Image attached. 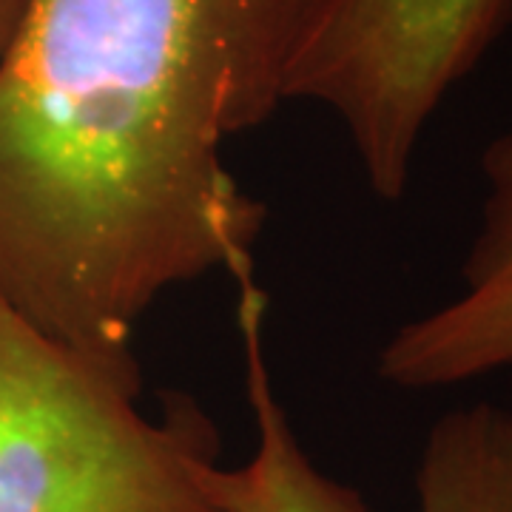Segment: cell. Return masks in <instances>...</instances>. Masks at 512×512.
<instances>
[{
  "label": "cell",
  "mask_w": 512,
  "mask_h": 512,
  "mask_svg": "<svg viewBox=\"0 0 512 512\" xmlns=\"http://www.w3.org/2000/svg\"><path fill=\"white\" fill-rule=\"evenodd\" d=\"M325 0H29L0 60V299L143 393L163 293L251 285L265 205L222 163Z\"/></svg>",
  "instance_id": "cell-1"
},
{
  "label": "cell",
  "mask_w": 512,
  "mask_h": 512,
  "mask_svg": "<svg viewBox=\"0 0 512 512\" xmlns=\"http://www.w3.org/2000/svg\"><path fill=\"white\" fill-rule=\"evenodd\" d=\"M140 393L0 299V512H222L200 484L220 433L188 393Z\"/></svg>",
  "instance_id": "cell-2"
},
{
  "label": "cell",
  "mask_w": 512,
  "mask_h": 512,
  "mask_svg": "<svg viewBox=\"0 0 512 512\" xmlns=\"http://www.w3.org/2000/svg\"><path fill=\"white\" fill-rule=\"evenodd\" d=\"M512 29V0H325L288 100L336 114L370 191L399 202L427 123Z\"/></svg>",
  "instance_id": "cell-3"
},
{
  "label": "cell",
  "mask_w": 512,
  "mask_h": 512,
  "mask_svg": "<svg viewBox=\"0 0 512 512\" xmlns=\"http://www.w3.org/2000/svg\"><path fill=\"white\" fill-rule=\"evenodd\" d=\"M268 293L239 288L245 396L256 444L239 467L220 458L200 467V484L222 512H367L359 490L322 473L293 433L265 353ZM419 512H512V407L476 402L444 413L427 433L416 470Z\"/></svg>",
  "instance_id": "cell-4"
},
{
  "label": "cell",
  "mask_w": 512,
  "mask_h": 512,
  "mask_svg": "<svg viewBox=\"0 0 512 512\" xmlns=\"http://www.w3.org/2000/svg\"><path fill=\"white\" fill-rule=\"evenodd\" d=\"M484 205L461 291L404 322L379 350L376 376L399 390H439L512 367V131L481 154Z\"/></svg>",
  "instance_id": "cell-5"
},
{
  "label": "cell",
  "mask_w": 512,
  "mask_h": 512,
  "mask_svg": "<svg viewBox=\"0 0 512 512\" xmlns=\"http://www.w3.org/2000/svg\"><path fill=\"white\" fill-rule=\"evenodd\" d=\"M26 6H29V0H0V60L6 57L12 40L18 35Z\"/></svg>",
  "instance_id": "cell-6"
}]
</instances>
